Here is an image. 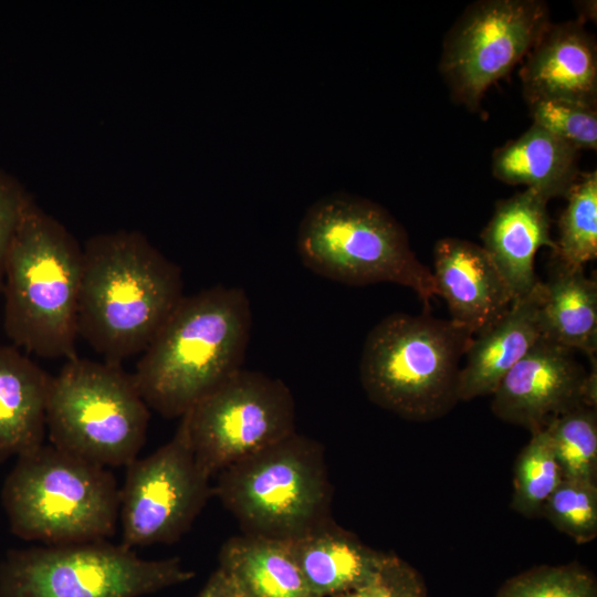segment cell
<instances>
[{
	"mask_svg": "<svg viewBox=\"0 0 597 597\" xmlns=\"http://www.w3.org/2000/svg\"><path fill=\"white\" fill-rule=\"evenodd\" d=\"M180 268L136 231L91 238L83 249L78 335L121 364L148 347L184 294Z\"/></svg>",
	"mask_w": 597,
	"mask_h": 597,
	"instance_id": "6da1fadb",
	"label": "cell"
},
{
	"mask_svg": "<svg viewBox=\"0 0 597 597\" xmlns=\"http://www.w3.org/2000/svg\"><path fill=\"white\" fill-rule=\"evenodd\" d=\"M251 324L250 302L240 287L217 285L184 296L132 374L149 409L181 418L240 370Z\"/></svg>",
	"mask_w": 597,
	"mask_h": 597,
	"instance_id": "7a4b0ae2",
	"label": "cell"
},
{
	"mask_svg": "<svg viewBox=\"0 0 597 597\" xmlns=\"http://www.w3.org/2000/svg\"><path fill=\"white\" fill-rule=\"evenodd\" d=\"M82 256L69 231L30 199L4 262L3 328L14 346L76 356Z\"/></svg>",
	"mask_w": 597,
	"mask_h": 597,
	"instance_id": "3957f363",
	"label": "cell"
},
{
	"mask_svg": "<svg viewBox=\"0 0 597 597\" xmlns=\"http://www.w3.org/2000/svg\"><path fill=\"white\" fill-rule=\"evenodd\" d=\"M1 498L11 532L46 545L105 541L119 516L109 470L51 443L17 458Z\"/></svg>",
	"mask_w": 597,
	"mask_h": 597,
	"instance_id": "277c9868",
	"label": "cell"
},
{
	"mask_svg": "<svg viewBox=\"0 0 597 597\" xmlns=\"http://www.w3.org/2000/svg\"><path fill=\"white\" fill-rule=\"evenodd\" d=\"M472 338L450 320L388 315L366 337L363 388L374 404L405 419L441 417L459 401L460 360Z\"/></svg>",
	"mask_w": 597,
	"mask_h": 597,
	"instance_id": "5b68a950",
	"label": "cell"
},
{
	"mask_svg": "<svg viewBox=\"0 0 597 597\" xmlns=\"http://www.w3.org/2000/svg\"><path fill=\"white\" fill-rule=\"evenodd\" d=\"M214 478L212 495L239 522L243 534L293 541L333 522L324 448L297 432Z\"/></svg>",
	"mask_w": 597,
	"mask_h": 597,
	"instance_id": "8992f818",
	"label": "cell"
},
{
	"mask_svg": "<svg viewBox=\"0 0 597 597\" xmlns=\"http://www.w3.org/2000/svg\"><path fill=\"white\" fill-rule=\"evenodd\" d=\"M296 245L306 268L333 281L399 284L427 305L437 296L431 270L417 259L401 224L370 200L336 193L314 202L298 226Z\"/></svg>",
	"mask_w": 597,
	"mask_h": 597,
	"instance_id": "52a82bcc",
	"label": "cell"
},
{
	"mask_svg": "<svg viewBox=\"0 0 597 597\" xmlns=\"http://www.w3.org/2000/svg\"><path fill=\"white\" fill-rule=\"evenodd\" d=\"M149 417L133 375L121 364L75 356L51 379V444L103 467H126L137 458Z\"/></svg>",
	"mask_w": 597,
	"mask_h": 597,
	"instance_id": "ba28073f",
	"label": "cell"
},
{
	"mask_svg": "<svg viewBox=\"0 0 597 597\" xmlns=\"http://www.w3.org/2000/svg\"><path fill=\"white\" fill-rule=\"evenodd\" d=\"M193 576L177 557L148 561L123 544L35 546L7 553L0 597H138Z\"/></svg>",
	"mask_w": 597,
	"mask_h": 597,
	"instance_id": "9c48e42d",
	"label": "cell"
},
{
	"mask_svg": "<svg viewBox=\"0 0 597 597\" xmlns=\"http://www.w3.org/2000/svg\"><path fill=\"white\" fill-rule=\"evenodd\" d=\"M201 468H224L293 434L295 402L279 378L241 368L185 413Z\"/></svg>",
	"mask_w": 597,
	"mask_h": 597,
	"instance_id": "30bf717a",
	"label": "cell"
},
{
	"mask_svg": "<svg viewBox=\"0 0 597 597\" xmlns=\"http://www.w3.org/2000/svg\"><path fill=\"white\" fill-rule=\"evenodd\" d=\"M126 468L118 520L121 544L129 548L178 541L212 495L211 476L197 461L185 415L167 443Z\"/></svg>",
	"mask_w": 597,
	"mask_h": 597,
	"instance_id": "8fae6325",
	"label": "cell"
},
{
	"mask_svg": "<svg viewBox=\"0 0 597 597\" xmlns=\"http://www.w3.org/2000/svg\"><path fill=\"white\" fill-rule=\"evenodd\" d=\"M551 24L540 0H482L469 6L448 33L440 70L452 96L476 109L489 87L534 48Z\"/></svg>",
	"mask_w": 597,
	"mask_h": 597,
	"instance_id": "7c38bea8",
	"label": "cell"
},
{
	"mask_svg": "<svg viewBox=\"0 0 597 597\" xmlns=\"http://www.w3.org/2000/svg\"><path fill=\"white\" fill-rule=\"evenodd\" d=\"M573 352L542 336L492 394L493 413L533 433L577 407L596 408V360L586 371Z\"/></svg>",
	"mask_w": 597,
	"mask_h": 597,
	"instance_id": "4fadbf2b",
	"label": "cell"
},
{
	"mask_svg": "<svg viewBox=\"0 0 597 597\" xmlns=\"http://www.w3.org/2000/svg\"><path fill=\"white\" fill-rule=\"evenodd\" d=\"M431 273L437 295L448 304L450 321L473 337L502 317L513 303L491 256L474 242L438 240Z\"/></svg>",
	"mask_w": 597,
	"mask_h": 597,
	"instance_id": "5bb4252c",
	"label": "cell"
},
{
	"mask_svg": "<svg viewBox=\"0 0 597 597\" xmlns=\"http://www.w3.org/2000/svg\"><path fill=\"white\" fill-rule=\"evenodd\" d=\"M520 71L528 102L564 98L597 105V46L583 21L551 23Z\"/></svg>",
	"mask_w": 597,
	"mask_h": 597,
	"instance_id": "9a60e30c",
	"label": "cell"
},
{
	"mask_svg": "<svg viewBox=\"0 0 597 597\" xmlns=\"http://www.w3.org/2000/svg\"><path fill=\"white\" fill-rule=\"evenodd\" d=\"M548 200L525 189L500 201L481 233L482 247L491 256L515 300L527 295L540 282L535 274V254L542 247L553 251Z\"/></svg>",
	"mask_w": 597,
	"mask_h": 597,
	"instance_id": "2e32d148",
	"label": "cell"
},
{
	"mask_svg": "<svg viewBox=\"0 0 597 597\" xmlns=\"http://www.w3.org/2000/svg\"><path fill=\"white\" fill-rule=\"evenodd\" d=\"M542 301L540 281L527 295L515 300L502 317L471 339L460 370L459 400L492 395L503 377L543 336Z\"/></svg>",
	"mask_w": 597,
	"mask_h": 597,
	"instance_id": "e0dca14e",
	"label": "cell"
},
{
	"mask_svg": "<svg viewBox=\"0 0 597 597\" xmlns=\"http://www.w3.org/2000/svg\"><path fill=\"white\" fill-rule=\"evenodd\" d=\"M287 542L316 597H335L367 584L391 556L363 544L334 521Z\"/></svg>",
	"mask_w": 597,
	"mask_h": 597,
	"instance_id": "ac0fdd59",
	"label": "cell"
},
{
	"mask_svg": "<svg viewBox=\"0 0 597 597\" xmlns=\"http://www.w3.org/2000/svg\"><path fill=\"white\" fill-rule=\"evenodd\" d=\"M51 379L15 347H0V462L43 444Z\"/></svg>",
	"mask_w": 597,
	"mask_h": 597,
	"instance_id": "d6986e66",
	"label": "cell"
},
{
	"mask_svg": "<svg viewBox=\"0 0 597 597\" xmlns=\"http://www.w3.org/2000/svg\"><path fill=\"white\" fill-rule=\"evenodd\" d=\"M579 150L532 124L519 138L493 154L492 172L509 185H522L547 200L566 197L579 177Z\"/></svg>",
	"mask_w": 597,
	"mask_h": 597,
	"instance_id": "ffe728a7",
	"label": "cell"
},
{
	"mask_svg": "<svg viewBox=\"0 0 597 597\" xmlns=\"http://www.w3.org/2000/svg\"><path fill=\"white\" fill-rule=\"evenodd\" d=\"M219 568L244 597H316L287 541L233 536L220 549Z\"/></svg>",
	"mask_w": 597,
	"mask_h": 597,
	"instance_id": "44dd1931",
	"label": "cell"
},
{
	"mask_svg": "<svg viewBox=\"0 0 597 597\" xmlns=\"http://www.w3.org/2000/svg\"><path fill=\"white\" fill-rule=\"evenodd\" d=\"M543 336L593 362L597 352V283L584 269L555 261L549 279L543 282L540 311Z\"/></svg>",
	"mask_w": 597,
	"mask_h": 597,
	"instance_id": "7402d4cb",
	"label": "cell"
},
{
	"mask_svg": "<svg viewBox=\"0 0 597 597\" xmlns=\"http://www.w3.org/2000/svg\"><path fill=\"white\" fill-rule=\"evenodd\" d=\"M566 198L553 255L567 268L584 269L597 256V171L579 174Z\"/></svg>",
	"mask_w": 597,
	"mask_h": 597,
	"instance_id": "603a6c76",
	"label": "cell"
},
{
	"mask_svg": "<svg viewBox=\"0 0 597 597\" xmlns=\"http://www.w3.org/2000/svg\"><path fill=\"white\" fill-rule=\"evenodd\" d=\"M562 480L547 431L533 432L514 464L512 509L526 517L542 516L545 502Z\"/></svg>",
	"mask_w": 597,
	"mask_h": 597,
	"instance_id": "cb8c5ba5",
	"label": "cell"
},
{
	"mask_svg": "<svg viewBox=\"0 0 597 597\" xmlns=\"http://www.w3.org/2000/svg\"><path fill=\"white\" fill-rule=\"evenodd\" d=\"M545 430L551 438L563 479L596 482V408L577 407L557 417Z\"/></svg>",
	"mask_w": 597,
	"mask_h": 597,
	"instance_id": "d4e9b609",
	"label": "cell"
},
{
	"mask_svg": "<svg viewBox=\"0 0 597 597\" xmlns=\"http://www.w3.org/2000/svg\"><path fill=\"white\" fill-rule=\"evenodd\" d=\"M542 516L578 544L597 536L596 482L563 479L544 504Z\"/></svg>",
	"mask_w": 597,
	"mask_h": 597,
	"instance_id": "484cf974",
	"label": "cell"
},
{
	"mask_svg": "<svg viewBox=\"0 0 597 597\" xmlns=\"http://www.w3.org/2000/svg\"><path fill=\"white\" fill-rule=\"evenodd\" d=\"M496 597H597L596 579L577 564L537 566L507 579Z\"/></svg>",
	"mask_w": 597,
	"mask_h": 597,
	"instance_id": "4316f807",
	"label": "cell"
},
{
	"mask_svg": "<svg viewBox=\"0 0 597 597\" xmlns=\"http://www.w3.org/2000/svg\"><path fill=\"white\" fill-rule=\"evenodd\" d=\"M533 124L578 149L597 148V109L564 98H541L527 103Z\"/></svg>",
	"mask_w": 597,
	"mask_h": 597,
	"instance_id": "83f0119b",
	"label": "cell"
},
{
	"mask_svg": "<svg viewBox=\"0 0 597 597\" xmlns=\"http://www.w3.org/2000/svg\"><path fill=\"white\" fill-rule=\"evenodd\" d=\"M335 597H428L420 574L391 554L379 574L367 584Z\"/></svg>",
	"mask_w": 597,
	"mask_h": 597,
	"instance_id": "f1b7e54d",
	"label": "cell"
},
{
	"mask_svg": "<svg viewBox=\"0 0 597 597\" xmlns=\"http://www.w3.org/2000/svg\"><path fill=\"white\" fill-rule=\"evenodd\" d=\"M30 199L21 184L0 169V291L3 289L7 252Z\"/></svg>",
	"mask_w": 597,
	"mask_h": 597,
	"instance_id": "f546056e",
	"label": "cell"
},
{
	"mask_svg": "<svg viewBox=\"0 0 597 597\" xmlns=\"http://www.w3.org/2000/svg\"><path fill=\"white\" fill-rule=\"evenodd\" d=\"M198 597H244L232 579L221 569L217 568Z\"/></svg>",
	"mask_w": 597,
	"mask_h": 597,
	"instance_id": "4dcf8cb0",
	"label": "cell"
}]
</instances>
